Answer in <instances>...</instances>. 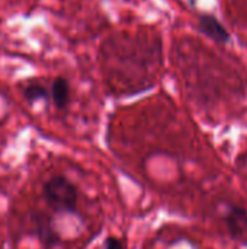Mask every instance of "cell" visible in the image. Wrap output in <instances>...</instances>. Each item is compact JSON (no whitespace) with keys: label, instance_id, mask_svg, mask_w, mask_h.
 <instances>
[{"label":"cell","instance_id":"1","mask_svg":"<svg viewBox=\"0 0 247 249\" xmlns=\"http://www.w3.org/2000/svg\"><path fill=\"white\" fill-rule=\"evenodd\" d=\"M47 203L58 212H73L77 204V190L64 177H52L44 185Z\"/></svg>","mask_w":247,"mask_h":249},{"label":"cell","instance_id":"2","mask_svg":"<svg viewBox=\"0 0 247 249\" xmlns=\"http://www.w3.org/2000/svg\"><path fill=\"white\" fill-rule=\"evenodd\" d=\"M227 228L230 229L233 236H240L247 231V213L236 206H229L224 214Z\"/></svg>","mask_w":247,"mask_h":249},{"label":"cell","instance_id":"3","mask_svg":"<svg viewBox=\"0 0 247 249\" xmlns=\"http://www.w3.org/2000/svg\"><path fill=\"white\" fill-rule=\"evenodd\" d=\"M199 29L211 36L214 41L218 42H226L229 39V34L224 29V26L213 16H201L199 18Z\"/></svg>","mask_w":247,"mask_h":249},{"label":"cell","instance_id":"4","mask_svg":"<svg viewBox=\"0 0 247 249\" xmlns=\"http://www.w3.org/2000/svg\"><path fill=\"white\" fill-rule=\"evenodd\" d=\"M52 99L57 108L63 109L70 101V85L64 77H57L52 83Z\"/></svg>","mask_w":247,"mask_h":249},{"label":"cell","instance_id":"5","mask_svg":"<svg viewBox=\"0 0 247 249\" xmlns=\"http://www.w3.org/2000/svg\"><path fill=\"white\" fill-rule=\"evenodd\" d=\"M47 89L38 83H31L23 89V96L26 98V101L29 102H35L39 99H45L47 98Z\"/></svg>","mask_w":247,"mask_h":249},{"label":"cell","instance_id":"6","mask_svg":"<svg viewBox=\"0 0 247 249\" xmlns=\"http://www.w3.org/2000/svg\"><path fill=\"white\" fill-rule=\"evenodd\" d=\"M105 249H124V247H122V244H121V241H119V239H116V238L111 236V238H108V239H106Z\"/></svg>","mask_w":247,"mask_h":249}]
</instances>
